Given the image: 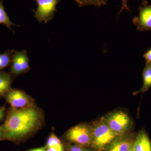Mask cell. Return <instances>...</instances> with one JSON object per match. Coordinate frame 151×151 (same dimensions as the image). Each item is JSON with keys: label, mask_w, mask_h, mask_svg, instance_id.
I'll return each instance as SVG.
<instances>
[{"label": "cell", "mask_w": 151, "mask_h": 151, "mask_svg": "<svg viewBox=\"0 0 151 151\" xmlns=\"http://www.w3.org/2000/svg\"><path fill=\"white\" fill-rule=\"evenodd\" d=\"M43 111L35 104L22 109L11 107L2 125L5 140L19 144L27 140L43 127Z\"/></svg>", "instance_id": "6da1fadb"}, {"label": "cell", "mask_w": 151, "mask_h": 151, "mask_svg": "<svg viewBox=\"0 0 151 151\" xmlns=\"http://www.w3.org/2000/svg\"><path fill=\"white\" fill-rule=\"evenodd\" d=\"M91 127L90 148L96 151H106L118 137L110 129L104 117L94 122Z\"/></svg>", "instance_id": "7a4b0ae2"}, {"label": "cell", "mask_w": 151, "mask_h": 151, "mask_svg": "<svg viewBox=\"0 0 151 151\" xmlns=\"http://www.w3.org/2000/svg\"><path fill=\"white\" fill-rule=\"evenodd\" d=\"M63 139L66 144L90 147L91 127L84 124H78L68 130L63 135Z\"/></svg>", "instance_id": "3957f363"}, {"label": "cell", "mask_w": 151, "mask_h": 151, "mask_svg": "<svg viewBox=\"0 0 151 151\" xmlns=\"http://www.w3.org/2000/svg\"><path fill=\"white\" fill-rule=\"evenodd\" d=\"M104 118L111 130L118 137L128 134L133 127L132 119L124 111H114Z\"/></svg>", "instance_id": "277c9868"}, {"label": "cell", "mask_w": 151, "mask_h": 151, "mask_svg": "<svg viewBox=\"0 0 151 151\" xmlns=\"http://www.w3.org/2000/svg\"><path fill=\"white\" fill-rule=\"evenodd\" d=\"M4 97L11 107L16 109L27 108L35 104L34 98L20 89H12Z\"/></svg>", "instance_id": "5b68a950"}, {"label": "cell", "mask_w": 151, "mask_h": 151, "mask_svg": "<svg viewBox=\"0 0 151 151\" xmlns=\"http://www.w3.org/2000/svg\"><path fill=\"white\" fill-rule=\"evenodd\" d=\"M37 4L36 10H32L34 17L40 23L47 24L53 18L56 12V6L59 0H34Z\"/></svg>", "instance_id": "8992f818"}, {"label": "cell", "mask_w": 151, "mask_h": 151, "mask_svg": "<svg viewBox=\"0 0 151 151\" xmlns=\"http://www.w3.org/2000/svg\"><path fill=\"white\" fill-rule=\"evenodd\" d=\"M139 10V15L132 19L133 24L139 31H151V5L143 1Z\"/></svg>", "instance_id": "52a82bcc"}, {"label": "cell", "mask_w": 151, "mask_h": 151, "mask_svg": "<svg viewBox=\"0 0 151 151\" xmlns=\"http://www.w3.org/2000/svg\"><path fill=\"white\" fill-rule=\"evenodd\" d=\"M29 61L26 50H14L10 65L11 73L14 76H17L27 73L30 68Z\"/></svg>", "instance_id": "ba28073f"}, {"label": "cell", "mask_w": 151, "mask_h": 151, "mask_svg": "<svg viewBox=\"0 0 151 151\" xmlns=\"http://www.w3.org/2000/svg\"><path fill=\"white\" fill-rule=\"evenodd\" d=\"M135 138L127 134L118 137L109 146L106 151H128L134 142Z\"/></svg>", "instance_id": "9c48e42d"}, {"label": "cell", "mask_w": 151, "mask_h": 151, "mask_svg": "<svg viewBox=\"0 0 151 151\" xmlns=\"http://www.w3.org/2000/svg\"><path fill=\"white\" fill-rule=\"evenodd\" d=\"M134 151H151L150 140L145 131H140L135 138Z\"/></svg>", "instance_id": "30bf717a"}, {"label": "cell", "mask_w": 151, "mask_h": 151, "mask_svg": "<svg viewBox=\"0 0 151 151\" xmlns=\"http://www.w3.org/2000/svg\"><path fill=\"white\" fill-rule=\"evenodd\" d=\"M14 76L11 73L0 71V98L4 97L12 88Z\"/></svg>", "instance_id": "8fae6325"}, {"label": "cell", "mask_w": 151, "mask_h": 151, "mask_svg": "<svg viewBox=\"0 0 151 151\" xmlns=\"http://www.w3.org/2000/svg\"><path fill=\"white\" fill-rule=\"evenodd\" d=\"M143 84L142 88L139 91L135 92L134 94H138L144 93L151 88V63H146L142 73Z\"/></svg>", "instance_id": "7c38bea8"}, {"label": "cell", "mask_w": 151, "mask_h": 151, "mask_svg": "<svg viewBox=\"0 0 151 151\" xmlns=\"http://www.w3.org/2000/svg\"><path fill=\"white\" fill-rule=\"evenodd\" d=\"M14 50H8L0 53V71L11 65Z\"/></svg>", "instance_id": "4fadbf2b"}, {"label": "cell", "mask_w": 151, "mask_h": 151, "mask_svg": "<svg viewBox=\"0 0 151 151\" xmlns=\"http://www.w3.org/2000/svg\"><path fill=\"white\" fill-rule=\"evenodd\" d=\"M0 24L5 25L7 27L12 31L13 32L14 31L11 28V26H19L18 25L15 24L11 21L9 18L5 10L2 1H0Z\"/></svg>", "instance_id": "5bb4252c"}, {"label": "cell", "mask_w": 151, "mask_h": 151, "mask_svg": "<svg viewBox=\"0 0 151 151\" xmlns=\"http://www.w3.org/2000/svg\"><path fill=\"white\" fill-rule=\"evenodd\" d=\"M79 7L95 6L97 7L108 4V0H73Z\"/></svg>", "instance_id": "9a60e30c"}, {"label": "cell", "mask_w": 151, "mask_h": 151, "mask_svg": "<svg viewBox=\"0 0 151 151\" xmlns=\"http://www.w3.org/2000/svg\"><path fill=\"white\" fill-rule=\"evenodd\" d=\"M62 144V141L57 137L54 133H52L49 137L45 147L47 148L52 146L58 145Z\"/></svg>", "instance_id": "2e32d148"}, {"label": "cell", "mask_w": 151, "mask_h": 151, "mask_svg": "<svg viewBox=\"0 0 151 151\" xmlns=\"http://www.w3.org/2000/svg\"><path fill=\"white\" fill-rule=\"evenodd\" d=\"M65 151H91L87 148L72 144H65Z\"/></svg>", "instance_id": "e0dca14e"}, {"label": "cell", "mask_w": 151, "mask_h": 151, "mask_svg": "<svg viewBox=\"0 0 151 151\" xmlns=\"http://www.w3.org/2000/svg\"><path fill=\"white\" fill-rule=\"evenodd\" d=\"M46 151H65V145L63 143L58 145L46 148Z\"/></svg>", "instance_id": "ac0fdd59"}, {"label": "cell", "mask_w": 151, "mask_h": 151, "mask_svg": "<svg viewBox=\"0 0 151 151\" xmlns=\"http://www.w3.org/2000/svg\"><path fill=\"white\" fill-rule=\"evenodd\" d=\"M121 1L122 2V7H121V9H120L119 13H118V17H119L124 10H126L130 11L129 6H128V0H121Z\"/></svg>", "instance_id": "d6986e66"}, {"label": "cell", "mask_w": 151, "mask_h": 151, "mask_svg": "<svg viewBox=\"0 0 151 151\" xmlns=\"http://www.w3.org/2000/svg\"><path fill=\"white\" fill-rule=\"evenodd\" d=\"M7 111L6 105L0 107V122H2L4 118L5 119Z\"/></svg>", "instance_id": "ffe728a7"}, {"label": "cell", "mask_w": 151, "mask_h": 151, "mask_svg": "<svg viewBox=\"0 0 151 151\" xmlns=\"http://www.w3.org/2000/svg\"><path fill=\"white\" fill-rule=\"evenodd\" d=\"M143 57L146 60V63H151V48L145 52Z\"/></svg>", "instance_id": "44dd1931"}, {"label": "cell", "mask_w": 151, "mask_h": 151, "mask_svg": "<svg viewBox=\"0 0 151 151\" xmlns=\"http://www.w3.org/2000/svg\"><path fill=\"white\" fill-rule=\"evenodd\" d=\"M5 140L4 133L2 125L0 126V141Z\"/></svg>", "instance_id": "7402d4cb"}, {"label": "cell", "mask_w": 151, "mask_h": 151, "mask_svg": "<svg viewBox=\"0 0 151 151\" xmlns=\"http://www.w3.org/2000/svg\"><path fill=\"white\" fill-rule=\"evenodd\" d=\"M27 151H46V149L45 146V147L37 148L31 149Z\"/></svg>", "instance_id": "603a6c76"}, {"label": "cell", "mask_w": 151, "mask_h": 151, "mask_svg": "<svg viewBox=\"0 0 151 151\" xmlns=\"http://www.w3.org/2000/svg\"><path fill=\"white\" fill-rule=\"evenodd\" d=\"M128 151H134V144L132 146L131 148H130L129 150Z\"/></svg>", "instance_id": "cb8c5ba5"}]
</instances>
